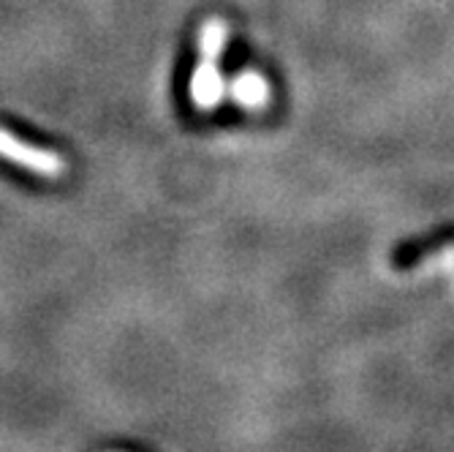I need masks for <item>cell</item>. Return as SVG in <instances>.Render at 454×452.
<instances>
[{
    "instance_id": "1",
    "label": "cell",
    "mask_w": 454,
    "mask_h": 452,
    "mask_svg": "<svg viewBox=\"0 0 454 452\" xmlns=\"http://www.w3.org/2000/svg\"><path fill=\"white\" fill-rule=\"evenodd\" d=\"M0 158L12 161L20 170H27L38 178H50V180H55L66 172V161L55 150L22 142L20 137H14L6 129H0Z\"/></svg>"
}]
</instances>
